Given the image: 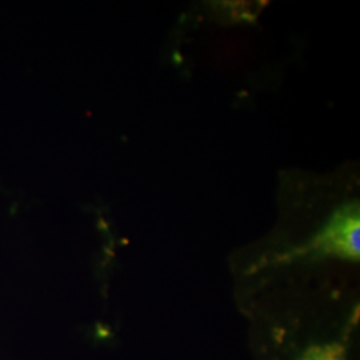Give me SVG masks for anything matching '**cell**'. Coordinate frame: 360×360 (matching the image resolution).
Wrapping results in <instances>:
<instances>
[{"instance_id": "cell-1", "label": "cell", "mask_w": 360, "mask_h": 360, "mask_svg": "<svg viewBox=\"0 0 360 360\" xmlns=\"http://www.w3.org/2000/svg\"><path fill=\"white\" fill-rule=\"evenodd\" d=\"M359 207L352 203L335 212L314 245L323 254L359 260Z\"/></svg>"}, {"instance_id": "cell-2", "label": "cell", "mask_w": 360, "mask_h": 360, "mask_svg": "<svg viewBox=\"0 0 360 360\" xmlns=\"http://www.w3.org/2000/svg\"><path fill=\"white\" fill-rule=\"evenodd\" d=\"M302 360H346L345 348L338 345L311 348Z\"/></svg>"}]
</instances>
